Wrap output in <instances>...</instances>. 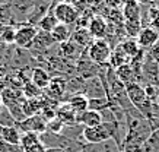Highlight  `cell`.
I'll list each match as a JSON object with an SVG mask.
<instances>
[{
  "label": "cell",
  "instance_id": "30",
  "mask_svg": "<svg viewBox=\"0 0 159 152\" xmlns=\"http://www.w3.org/2000/svg\"><path fill=\"white\" fill-rule=\"evenodd\" d=\"M148 21L149 26L159 32V7L158 6H149L148 7Z\"/></svg>",
  "mask_w": 159,
  "mask_h": 152
},
{
  "label": "cell",
  "instance_id": "8",
  "mask_svg": "<svg viewBox=\"0 0 159 152\" xmlns=\"http://www.w3.org/2000/svg\"><path fill=\"white\" fill-rule=\"evenodd\" d=\"M136 39H137L139 47L142 50H150L159 41V32L150 26H145V28H142Z\"/></svg>",
  "mask_w": 159,
  "mask_h": 152
},
{
  "label": "cell",
  "instance_id": "33",
  "mask_svg": "<svg viewBox=\"0 0 159 152\" xmlns=\"http://www.w3.org/2000/svg\"><path fill=\"white\" fill-rule=\"evenodd\" d=\"M64 2L69 3V5H72L73 7H76L80 13H83L88 9V2L89 0H64Z\"/></svg>",
  "mask_w": 159,
  "mask_h": 152
},
{
  "label": "cell",
  "instance_id": "37",
  "mask_svg": "<svg viewBox=\"0 0 159 152\" xmlns=\"http://www.w3.org/2000/svg\"><path fill=\"white\" fill-rule=\"evenodd\" d=\"M2 110H3V103L0 101V113H2Z\"/></svg>",
  "mask_w": 159,
  "mask_h": 152
},
{
  "label": "cell",
  "instance_id": "34",
  "mask_svg": "<svg viewBox=\"0 0 159 152\" xmlns=\"http://www.w3.org/2000/svg\"><path fill=\"white\" fill-rule=\"evenodd\" d=\"M25 152H47V148L43 145V142H39V143H37V145H34L32 148L26 149Z\"/></svg>",
  "mask_w": 159,
  "mask_h": 152
},
{
  "label": "cell",
  "instance_id": "11",
  "mask_svg": "<svg viewBox=\"0 0 159 152\" xmlns=\"http://www.w3.org/2000/svg\"><path fill=\"white\" fill-rule=\"evenodd\" d=\"M83 152H120V146L114 139H110L101 143H86Z\"/></svg>",
  "mask_w": 159,
  "mask_h": 152
},
{
  "label": "cell",
  "instance_id": "22",
  "mask_svg": "<svg viewBox=\"0 0 159 152\" xmlns=\"http://www.w3.org/2000/svg\"><path fill=\"white\" fill-rule=\"evenodd\" d=\"M123 51H124V54L129 57V59H133L134 56H137V54L140 53V47H139V43H137V39L134 38H127L125 41H123V43H120V45H118Z\"/></svg>",
  "mask_w": 159,
  "mask_h": 152
},
{
  "label": "cell",
  "instance_id": "13",
  "mask_svg": "<svg viewBox=\"0 0 159 152\" xmlns=\"http://www.w3.org/2000/svg\"><path fill=\"white\" fill-rule=\"evenodd\" d=\"M56 117L60 118L66 126H69V124H76L77 123V114L73 111V108L70 107L67 103L61 104V105L56 110Z\"/></svg>",
  "mask_w": 159,
  "mask_h": 152
},
{
  "label": "cell",
  "instance_id": "29",
  "mask_svg": "<svg viewBox=\"0 0 159 152\" xmlns=\"http://www.w3.org/2000/svg\"><path fill=\"white\" fill-rule=\"evenodd\" d=\"M41 91L43 89H39L38 86L35 84H32V82H25L24 88H22V92H24V97L26 99H31V98H39L43 94H41Z\"/></svg>",
  "mask_w": 159,
  "mask_h": 152
},
{
  "label": "cell",
  "instance_id": "27",
  "mask_svg": "<svg viewBox=\"0 0 159 152\" xmlns=\"http://www.w3.org/2000/svg\"><path fill=\"white\" fill-rule=\"evenodd\" d=\"M111 99L108 97H104V98H93L89 99V108L88 110H93V111H104L107 108L111 107Z\"/></svg>",
  "mask_w": 159,
  "mask_h": 152
},
{
  "label": "cell",
  "instance_id": "24",
  "mask_svg": "<svg viewBox=\"0 0 159 152\" xmlns=\"http://www.w3.org/2000/svg\"><path fill=\"white\" fill-rule=\"evenodd\" d=\"M16 26L15 25H0V43L3 44H15Z\"/></svg>",
  "mask_w": 159,
  "mask_h": 152
},
{
  "label": "cell",
  "instance_id": "14",
  "mask_svg": "<svg viewBox=\"0 0 159 152\" xmlns=\"http://www.w3.org/2000/svg\"><path fill=\"white\" fill-rule=\"evenodd\" d=\"M31 79H32V84H35L39 89H47L50 86V84H51V76L43 67H35L32 70Z\"/></svg>",
  "mask_w": 159,
  "mask_h": 152
},
{
  "label": "cell",
  "instance_id": "32",
  "mask_svg": "<svg viewBox=\"0 0 159 152\" xmlns=\"http://www.w3.org/2000/svg\"><path fill=\"white\" fill-rule=\"evenodd\" d=\"M64 126H66V124H64V123H63L60 118L54 117L53 120H50V122L47 123V132L56 133V135H61Z\"/></svg>",
  "mask_w": 159,
  "mask_h": 152
},
{
  "label": "cell",
  "instance_id": "23",
  "mask_svg": "<svg viewBox=\"0 0 159 152\" xmlns=\"http://www.w3.org/2000/svg\"><path fill=\"white\" fill-rule=\"evenodd\" d=\"M60 24L57 21V18H56V15H54V12H48L47 15L44 16L43 19L38 22V25H37V28L41 31H45V32H50L51 34V31L57 26V25Z\"/></svg>",
  "mask_w": 159,
  "mask_h": 152
},
{
  "label": "cell",
  "instance_id": "15",
  "mask_svg": "<svg viewBox=\"0 0 159 152\" xmlns=\"http://www.w3.org/2000/svg\"><path fill=\"white\" fill-rule=\"evenodd\" d=\"M70 39L75 41L77 45H80L82 48H85V47H88V45H91L92 43H93V38H92L88 26H79L72 34V38Z\"/></svg>",
  "mask_w": 159,
  "mask_h": 152
},
{
  "label": "cell",
  "instance_id": "28",
  "mask_svg": "<svg viewBox=\"0 0 159 152\" xmlns=\"http://www.w3.org/2000/svg\"><path fill=\"white\" fill-rule=\"evenodd\" d=\"M142 22L140 21H125L124 22V32L129 38H137L139 32L142 31Z\"/></svg>",
  "mask_w": 159,
  "mask_h": 152
},
{
  "label": "cell",
  "instance_id": "9",
  "mask_svg": "<svg viewBox=\"0 0 159 152\" xmlns=\"http://www.w3.org/2000/svg\"><path fill=\"white\" fill-rule=\"evenodd\" d=\"M104 122L102 120V114L99 111H93V110H86L82 114H77V123L83 126V127H93L98 126Z\"/></svg>",
  "mask_w": 159,
  "mask_h": 152
},
{
  "label": "cell",
  "instance_id": "1",
  "mask_svg": "<svg viewBox=\"0 0 159 152\" xmlns=\"http://www.w3.org/2000/svg\"><path fill=\"white\" fill-rule=\"evenodd\" d=\"M111 53H112V47L107 39H93V43L89 45V50H88L89 60L99 66L110 63Z\"/></svg>",
  "mask_w": 159,
  "mask_h": 152
},
{
  "label": "cell",
  "instance_id": "4",
  "mask_svg": "<svg viewBox=\"0 0 159 152\" xmlns=\"http://www.w3.org/2000/svg\"><path fill=\"white\" fill-rule=\"evenodd\" d=\"M82 94L88 99L108 97V92H107V81L105 79H99V76L89 78L86 82H85Z\"/></svg>",
  "mask_w": 159,
  "mask_h": 152
},
{
  "label": "cell",
  "instance_id": "18",
  "mask_svg": "<svg viewBox=\"0 0 159 152\" xmlns=\"http://www.w3.org/2000/svg\"><path fill=\"white\" fill-rule=\"evenodd\" d=\"M44 107H45V104H44V101H41V98L25 99L22 103V108H24V113L26 117H32V116L39 114Z\"/></svg>",
  "mask_w": 159,
  "mask_h": 152
},
{
  "label": "cell",
  "instance_id": "7",
  "mask_svg": "<svg viewBox=\"0 0 159 152\" xmlns=\"http://www.w3.org/2000/svg\"><path fill=\"white\" fill-rule=\"evenodd\" d=\"M125 92H127V97H129V99H130V103L133 104L136 108H139L140 105H143V104L148 101L145 88H143L139 82L127 84L125 85Z\"/></svg>",
  "mask_w": 159,
  "mask_h": 152
},
{
  "label": "cell",
  "instance_id": "2",
  "mask_svg": "<svg viewBox=\"0 0 159 152\" xmlns=\"http://www.w3.org/2000/svg\"><path fill=\"white\" fill-rule=\"evenodd\" d=\"M37 34H38V28L37 26L29 25L28 22H24V24H20L19 28H16L15 44L18 45L19 48H31Z\"/></svg>",
  "mask_w": 159,
  "mask_h": 152
},
{
  "label": "cell",
  "instance_id": "25",
  "mask_svg": "<svg viewBox=\"0 0 159 152\" xmlns=\"http://www.w3.org/2000/svg\"><path fill=\"white\" fill-rule=\"evenodd\" d=\"M127 60H129V57L124 54V51H123L120 47H116V48H112V53H111L110 67L116 70V69H118L120 66L127 63Z\"/></svg>",
  "mask_w": 159,
  "mask_h": 152
},
{
  "label": "cell",
  "instance_id": "5",
  "mask_svg": "<svg viewBox=\"0 0 159 152\" xmlns=\"http://www.w3.org/2000/svg\"><path fill=\"white\" fill-rule=\"evenodd\" d=\"M16 127L22 130L24 133L26 132H34V133H41L47 132V122L41 117V114H37V116H32V117H26L24 122L18 123Z\"/></svg>",
  "mask_w": 159,
  "mask_h": 152
},
{
  "label": "cell",
  "instance_id": "35",
  "mask_svg": "<svg viewBox=\"0 0 159 152\" xmlns=\"http://www.w3.org/2000/svg\"><path fill=\"white\" fill-rule=\"evenodd\" d=\"M149 140H152V142H159V127L156 129V130H153L152 132V135H150Z\"/></svg>",
  "mask_w": 159,
  "mask_h": 152
},
{
  "label": "cell",
  "instance_id": "20",
  "mask_svg": "<svg viewBox=\"0 0 159 152\" xmlns=\"http://www.w3.org/2000/svg\"><path fill=\"white\" fill-rule=\"evenodd\" d=\"M66 89H67V82H64V79L61 78H56V79H51V84L47 88V92H48V95L51 98L61 99L63 94L66 92Z\"/></svg>",
  "mask_w": 159,
  "mask_h": 152
},
{
  "label": "cell",
  "instance_id": "6",
  "mask_svg": "<svg viewBox=\"0 0 159 152\" xmlns=\"http://www.w3.org/2000/svg\"><path fill=\"white\" fill-rule=\"evenodd\" d=\"M88 30L93 39H104L108 32V22L104 16L95 15L88 22Z\"/></svg>",
  "mask_w": 159,
  "mask_h": 152
},
{
  "label": "cell",
  "instance_id": "38",
  "mask_svg": "<svg viewBox=\"0 0 159 152\" xmlns=\"http://www.w3.org/2000/svg\"><path fill=\"white\" fill-rule=\"evenodd\" d=\"M156 104L159 105V95H158V98H156Z\"/></svg>",
  "mask_w": 159,
  "mask_h": 152
},
{
  "label": "cell",
  "instance_id": "17",
  "mask_svg": "<svg viewBox=\"0 0 159 152\" xmlns=\"http://www.w3.org/2000/svg\"><path fill=\"white\" fill-rule=\"evenodd\" d=\"M116 75L124 85L131 84V82H137V73L134 72V69L131 67L130 63H125L123 66H120L118 69H116Z\"/></svg>",
  "mask_w": 159,
  "mask_h": 152
},
{
  "label": "cell",
  "instance_id": "16",
  "mask_svg": "<svg viewBox=\"0 0 159 152\" xmlns=\"http://www.w3.org/2000/svg\"><path fill=\"white\" fill-rule=\"evenodd\" d=\"M66 103L73 108V111L76 114H82L83 111H86L89 108V99L83 94H73Z\"/></svg>",
  "mask_w": 159,
  "mask_h": 152
},
{
  "label": "cell",
  "instance_id": "31",
  "mask_svg": "<svg viewBox=\"0 0 159 152\" xmlns=\"http://www.w3.org/2000/svg\"><path fill=\"white\" fill-rule=\"evenodd\" d=\"M60 47H61V51H63V54H64V57H75V54L77 53V48L83 50L80 45H77L72 39H69L66 43L60 44Z\"/></svg>",
  "mask_w": 159,
  "mask_h": 152
},
{
  "label": "cell",
  "instance_id": "10",
  "mask_svg": "<svg viewBox=\"0 0 159 152\" xmlns=\"http://www.w3.org/2000/svg\"><path fill=\"white\" fill-rule=\"evenodd\" d=\"M0 137L7 145L18 146L20 143L22 135H20V130L16 126H6V127H0Z\"/></svg>",
  "mask_w": 159,
  "mask_h": 152
},
{
  "label": "cell",
  "instance_id": "12",
  "mask_svg": "<svg viewBox=\"0 0 159 152\" xmlns=\"http://www.w3.org/2000/svg\"><path fill=\"white\" fill-rule=\"evenodd\" d=\"M123 18L124 21H140L142 18V5H139L134 0H129L123 6Z\"/></svg>",
  "mask_w": 159,
  "mask_h": 152
},
{
  "label": "cell",
  "instance_id": "36",
  "mask_svg": "<svg viewBox=\"0 0 159 152\" xmlns=\"http://www.w3.org/2000/svg\"><path fill=\"white\" fill-rule=\"evenodd\" d=\"M134 2H137L139 5H148V6H155V3H156V0H134Z\"/></svg>",
  "mask_w": 159,
  "mask_h": 152
},
{
  "label": "cell",
  "instance_id": "3",
  "mask_svg": "<svg viewBox=\"0 0 159 152\" xmlns=\"http://www.w3.org/2000/svg\"><path fill=\"white\" fill-rule=\"evenodd\" d=\"M54 15L57 18V21L60 24H64V25H73L76 24L79 18H80V12L76 9V7H73L72 5H69L66 2H61V3H58L56 7L53 9Z\"/></svg>",
  "mask_w": 159,
  "mask_h": 152
},
{
  "label": "cell",
  "instance_id": "26",
  "mask_svg": "<svg viewBox=\"0 0 159 152\" xmlns=\"http://www.w3.org/2000/svg\"><path fill=\"white\" fill-rule=\"evenodd\" d=\"M41 142V139H39V135L38 133H34V132H26L22 135V137H20V143L19 146L22 151H26V149H29V148H32L34 145H37V143Z\"/></svg>",
  "mask_w": 159,
  "mask_h": 152
},
{
  "label": "cell",
  "instance_id": "21",
  "mask_svg": "<svg viewBox=\"0 0 159 152\" xmlns=\"http://www.w3.org/2000/svg\"><path fill=\"white\" fill-rule=\"evenodd\" d=\"M51 37L56 43L58 44H63V43H66L69 39L72 38V32H70V28H69V25H64V24H58L53 31H51Z\"/></svg>",
  "mask_w": 159,
  "mask_h": 152
},
{
  "label": "cell",
  "instance_id": "19",
  "mask_svg": "<svg viewBox=\"0 0 159 152\" xmlns=\"http://www.w3.org/2000/svg\"><path fill=\"white\" fill-rule=\"evenodd\" d=\"M53 44H56V41L53 39L51 34H50V32H45V31L38 30V34H37V37H35L31 48L47 50V48H50V47H53Z\"/></svg>",
  "mask_w": 159,
  "mask_h": 152
}]
</instances>
